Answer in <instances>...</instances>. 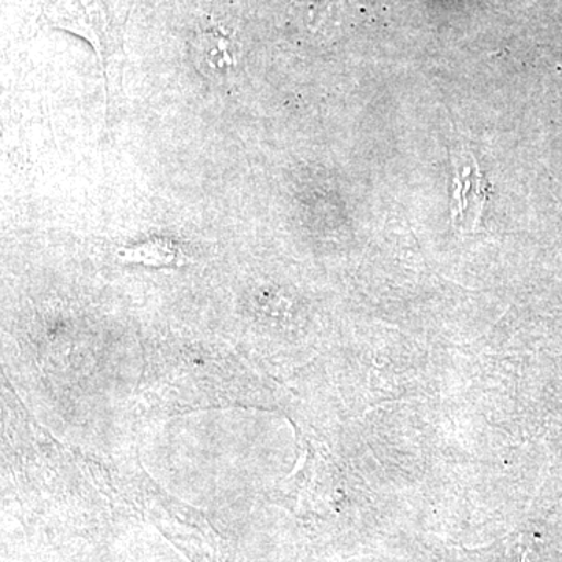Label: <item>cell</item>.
<instances>
[{
    "mask_svg": "<svg viewBox=\"0 0 562 562\" xmlns=\"http://www.w3.org/2000/svg\"><path fill=\"white\" fill-rule=\"evenodd\" d=\"M454 166L452 213L458 225L469 228L482 221L487 184L472 154L458 155Z\"/></svg>",
    "mask_w": 562,
    "mask_h": 562,
    "instance_id": "cell-1",
    "label": "cell"
}]
</instances>
